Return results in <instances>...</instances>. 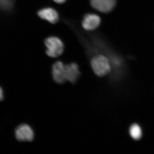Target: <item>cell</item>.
I'll use <instances>...</instances> for the list:
<instances>
[{"mask_svg":"<svg viewBox=\"0 0 154 154\" xmlns=\"http://www.w3.org/2000/svg\"><path fill=\"white\" fill-rule=\"evenodd\" d=\"M91 66L95 74L99 77L110 75L112 64L109 57L102 54H94L91 59Z\"/></svg>","mask_w":154,"mask_h":154,"instance_id":"6da1fadb","label":"cell"},{"mask_svg":"<svg viewBox=\"0 0 154 154\" xmlns=\"http://www.w3.org/2000/svg\"><path fill=\"white\" fill-rule=\"evenodd\" d=\"M46 54L49 57L57 58L63 54L64 51L63 42L59 37L51 36L45 40Z\"/></svg>","mask_w":154,"mask_h":154,"instance_id":"7a4b0ae2","label":"cell"},{"mask_svg":"<svg viewBox=\"0 0 154 154\" xmlns=\"http://www.w3.org/2000/svg\"><path fill=\"white\" fill-rule=\"evenodd\" d=\"M16 139L20 142H31L33 140L35 134L32 128L28 124H23L18 126L15 130Z\"/></svg>","mask_w":154,"mask_h":154,"instance_id":"3957f363","label":"cell"},{"mask_svg":"<svg viewBox=\"0 0 154 154\" xmlns=\"http://www.w3.org/2000/svg\"><path fill=\"white\" fill-rule=\"evenodd\" d=\"M101 22V18L99 15L90 13L84 16L82 21V26L87 31H93L100 26Z\"/></svg>","mask_w":154,"mask_h":154,"instance_id":"277c9868","label":"cell"},{"mask_svg":"<svg viewBox=\"0 0 154 154\" xmlns=\"http://www.w3.org/2000/svg\"><path fill=\"white\" fill-rule=\"evenodd\" d=\"M81 75L79 66L75 63L65 64V76L66 82H69L72 84L77 82Z\"/></svg>","mask_w":154,"mask_h":154,"instance_id":"5b68a950","label":"cell"},{"mask_svg":"<svg viewBox=\"0 0 154 154\" xmlns=\"http://www.w3.org/2000/svg\"><path fill=\"white\" fill-rule=\"evenodd\" d=\"M91 6L99 12L110 13L116 5V0H90Z\"/></svg>","mask_w":154,"mask_h":154,"instance_id":"8992f818","label":"cell"},{"mask_svg":"<svg viewBox=\"0 0 154 154\" xmlns=\"http://www.w3.org/2000/svg\"><path fill=\"white\" fill-rule=\"evenodd\" d=\"M65 64L61 61H57L53 64L51 74L54 82L58 84L66 82L65 76Z\"/></svg>","mask_w":154,"mask_h":154,"instance_id":"52a82bcc","label":"cell"},{"mask_svg":"<svg viewBox=\"0 0 154 154\" xmlns=\"http://www.w3.org/2000/svg\"><path fill=\"white\" fill-rule=\"evenodd\" d=\"M37 15L40 19L47 21L51 24H55L59 20V15L55 9L46 7L39 10Z\"/></svg>","mask_w":154,"mask_h":154,"instance_id":"ba28073f","label":"cell"},{"mask_svg":"<svg viewBox=\"0 0 154 154\" xmlns=\"http://www.w3.org/2000/svg\"><path fill=\"white\" fill-rule=\"evenodd\" d=\"M129 134L133 139L139 140L142 137L143 133L140 125L137 123H134L130 127Z\"/></svg>","mask_w":154,"mask_h":154,"instance_id":"9c48e42d","label":"cell"},{"mask_svg":"<svg viewBox=\"0 0 154 154\" xmlns=\"http://www.w3.org/2000/svg\"><path fill=\"white\" fill-rule=\"evenodd\" d=\"M16 0H0V11L11 12L13 11Z\"/></svg>","mask_w":154,"mask_h":154,"instance_id":"30bf717a","label":"cell"},{"mask_svg":"<svg viewBox=\"0 0 154 154\" xmlns=\"http://www.w3.org/2000/svg\"><path fill=\"white\" fill-rule=\"evenodd\" d=\"M4 98V92H3V89L0 87V102L2 101Z\"/></svg>","mask_w":154,"mask_h":154,"instance_id":"8fae6325","label":"cell"},{"mask_svg":"<svg viewBox=\"0 0 154 154\" xmlns=\"http://www.w3.org/2000/svg\"><path fill=\"white\" fill-rule=\"evenodd\" d=\"M54 2L57 4H63L67 0H53Z\"/></svg>","mask_w":154,"mask_h":154,"instance_id":"7c38bea8","label":"cell"}]
</instances>
